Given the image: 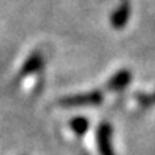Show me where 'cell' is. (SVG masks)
<instances>
[{
    "instance_id": "7",
    "label": "cell",
    "mask_w": 155,
    "mask_h": 155,
    "mask_svg": "<svg viewBox=\"0 0 155 155\" xmlns=\"http://www.w3.org/2000/svg\"><path fill=\"white\" fill-rule=\"evenodd\" d=\"M152 98H153V100H155V94H153V95H152Z\"/></svg>"
},
{
    "instance_id": "2",
    "label": "cell",
    "mask_w": 155,
    "mask_h": 155,
    "mask_svg": "<svg viewBox=\"0 0 155 155\" xmlns=\"http://www.w3.org/2000/svg\"><path fill=\"white\" fill-rule=\"evenodd\" d=\"M111 125L109 124H100L97 131V143L101 155H112V146H111Z\"/></svg>"
},
{
    "instance_id": "5",
    "label": "cell",
    "mask_w": 155,
    "mask_h": 155,
    "mask_svg": "<svg viewBox=\"0 0 155 155\" xmlns=\"http://www.w3.org/2000/svg\"><path fill=\"white\" fill-rule=\"evenodd\" d=\"M43 67V54L41 52H33L29 59L24 62L22 68H21V76H27V74H32L35 71Z\"/></svg>"
},
{
    "instance_id": "1",
    "label": "cell",
    "mask_w": 155,
    "mask_h": 155,
    "mask_svg": "<svg viewBox=\"0 0 155 155\" xmlns=\"http://www.w3.org/2000/svg\"><path fill=\"white\" fill-rule=\"evenodd\" d=\"M103 100V95L101 92H87V94H79V95H70L65 97L60 100L62 106H67V108H78V106H97L100 104Z\"/></svg>"
},
{
    "instance_id": "4",
    "label": "cell",
    "mask_w": 155,
    "mask_h": 155,
    "mask_svg": "<svg viewBox=\"0 0 155 155\" xmlns=\"http://www.w3.org/2000/svg\"><path fill=\"white\" fill-rule=\"evenodd\" d=\"M131 82V73L128 70H120V71H117L116 74H112V78L108 81V89L112 90V92H116V90H122L125 89L128 84Z\"/></svg>"
},
{
    "instance_id": "3",
    "label": "cell",
    "mask_w": 155,
    "mask_h": 155,
    "mask_svg": "<svg viewBox=\"0 0 155 155\" xmlns=\"http://www.w3.org/2000/svg\"><path fill=\"white\" fill-rule=\"evenodd\" d=\"M130 13H131V6L128 0H124L122 5L111 15V25L114 29L120 30L127 25V22L130 21Z\"/></svg>"
},
{
    "instance_id": "6",
    "label": "cell",
    "mask_w": 155,
    "mask_h": 155,
    "mask_svg": "<svg viewBox=\"0 0 155 155\" xmlns=\"http://www.w3.org/2000/svg\"><path fill=\"white\" fill-rule=\"evenodd\" d=\"M70 127H71V130L76 135H84L89 128V120L84 117H74L73 120L70 122Z\"/></svg>"
}]
</instances>
